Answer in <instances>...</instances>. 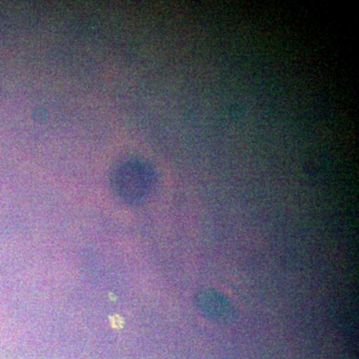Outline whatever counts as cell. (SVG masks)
<instances>
[{"label": "cell", "instance_id": "obj_1", "mask_svg": "<svg viewBox=\"0 0 359 359\" xmlns=\"http://www.w3.org/2000/svg\"><path fill=\"white\" fill-rule=\"evenodd\" d=\"M110 321L111 325H112V327L116 328V330H120V328H122L123 323H124V320H123L121 316H111Z\"/></svg>", "mask_w": 359, "mask_h": 359}]
</instances>
